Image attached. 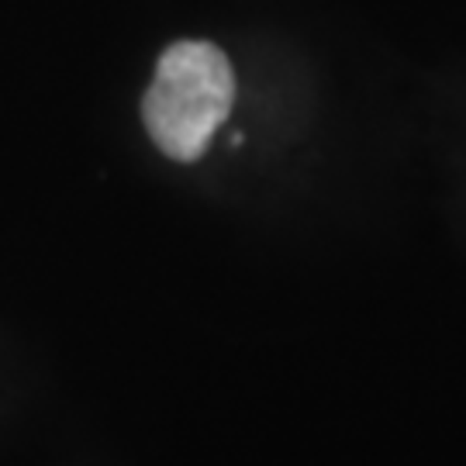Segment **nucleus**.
<instances>
[{"label":"nucleus","instance_id":"f257e3e1","mask_svg":"<svg viewBox=\"0 0 466 466\" xmlns=\"http://www.w3.org/2000/svg\"><path fill=\"white\" fill-rule=\"evenodd\" d=\"M232 104L235 73L225 52L211 42H177L156 66L142 100V117L152 142L169 159L194 163L232 115Z\"/></svg>","mask_w":466,"mask_h":466}]
</instances>
